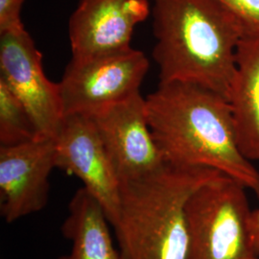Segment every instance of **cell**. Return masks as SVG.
Here are the masks:
<instances>
[{
	"label": "cell",
	"instance_id": "cell-1",
	"mask_svg": "<svg viewBox=\"0 0 259 259\" xmlns=\"http://www.w3.org/2000/svg\"><path fill=\"white\" fill-rule=\"evenodd\" d=\"M145 100L150 129L166 162L215 169L259 200V171L241 153L224 96L200 84L172 82L159 83Z\"/></svg>",
	"mask_w": 259,
	"mask_h": 259
},
{
	"label": "cell",
	"instance_id": "cell-2",
	"mask_svg": "<svg viewBox=\"0 0 259 259\" xmlns=\"http://www.w3.org/2000/svg\"><path fill=\"white\" fill-rule=\"evenodd\" d=\"M159 83L200 84L228 100L247 26L218 0H154Z\"/></svg>",
	"mask_w": 259,
	"mask_h": 259
},
{
	"label": "cell",
	"instance_id": "cell-3",
	"mask_svg": "<svg viewBox=\"0 0 259 259\" xmlns=\"http://www.w3.org/2000/svg\"><path fill=\"white\" fill-rule=\"evenodd\" d=\"M221 175L207 167L165 162L145 176L121 183L113 228L122 259H185L186 204L198 188Z\"/></svg>",
	"mask_w": 259,
	"mask_h": 259
},
{
	"label": "cell",
	"instance_id": "cell-4",
	"mask_svg": "<svg viewBox=\"0 0 259 259\" xmlns=\"http://www.w3.org/2000/svg\"><path fill=\"white\" fill-rule=\"evenodd\" d=\"M245 186L221 175L202 185L186 207L185 259H259L250 238Z\"/></svg>",
	"mask_w": 259,
	"mask_h": 259
},
{
	"label": "cell",
	"instance_id": "cell-5",
	"mask_svg": "<svg viewBox=\"0 0 259 259\" xmlns=\"http://www.w3.org/2000/svg\"><path fill=\"white\" fill-rule=\"evenodd\" d=\"M148 69L147 57L132 47L109 55L71 60L59 83L64 115H89L139 93Z\"/></svg>",
	"mask_w": 259,
	"mask_h": 259
},
{
	"label": "cell",
	"instance_id": "cell-6",
	"mask_svg": "<svg viewBox=\"0 0 259 259\" xmlns=\"http://www.w3.org/2000/svg\"><path fill=\"white\" fill-rule=\"evenodd\" d=\"M0 81L23 104L39 137L54 139L65 116L60 87L47 78L26 29L0 34Z\"/></svg>",
	"mask_w": 259,
	"mask_h": 259
},
{
	"label": "cell",
	"instance_id": "cell-7",
	"mask_svg": "<svg viewBox=\"0 0 259 259\" xmlns=\"http://www.w3.org/2000/svg\"><path fill=\"white\" fill-rule=\"evenodd\" d=\"M121 183L139 179L166 161L153 137L140 93L89 114Z\"/></svg>",
	"mask_w": 259,
	"mask_h": 259
},
{
	"label": "cell",
	"instance_id": "cell-8",
	"mask_svg": "<svg viewBox=\"0 0 259 259\" xmlns=\"http://www.w3.org/2000/svg\"><path fill=\"white\" fill-rule=\"evenodd\" d=\"M56 167L79 178L113 226L120 206L121 184L92 118L65 115L56 134Z\"/></svg>",
	"mask_w": 259,
	"mask_h": 259
},
{
	"label": "cell",
	"instance_id": "cell-9",
	"mask_svg": "<svg viewBox=\"0 0 259 259\" xmlns=\"http://www.w3.org/2000/svg\"><path fill=\"white\" fill-rule=\"evenodd\" d=\"M55 167L54 139L0 146V213L5 222H16L47 206L49 177Z\"/></svg>",
	"mask_w": 259,
	"mask_h": 259
},
{
	"label": "cell",
	"instance_id": "cell-10",
	"mask_svg": "<svg viewBox=\"0 0 259 259\" xmlns=\"http://www.w3.org/2000/svg\"><path fill=\"white\" fill-rule=\"evenodd\" d=\"M150 12L148 0H80L68 25L71 60L128 49L135 28Z\"/></svg>",
	"mask_w": 259,
	"mask_h": 259
},
{
	"label": "cell",
	"instance_id": "cell-11",
	"mask_svg": "<svg viewBox=\"0 0 259 259\" xmlns=\"http://www.w3.org/2000/svg\"><path fill=\"white\" fill-rule=\"evenodd\" d=\"M228 102L241 153L259 160V32L246 28L241 38Z\"/></svg>",
	"mask_w": 259,
	"mask_h": 259
},
{
	"label": "cell",
	"instance_id": "cell-12",
	"mask_svg": "<svg viewBox=\"0 0 259 259\" xmlns=\"http://www.w3.org/2000/svg\"><path fill=\"white\" fill-rule=\"evenodd\" d=\"M108 223L98 201L83 186L78 189L62 226L64 236L71 242V250L57 259H122L113 245Z\"/></svg>",
	"mask_w": 259,
	"mask_h": 259
},
{
	"label": "cell",
	"instance_id": "cell-13",
	"mask_svg": "<svg viewBox=\"0 0 259 259\" xmlns=\"http://www.w3.org/2000/svg\"><path fill=\"white\" fill-rule=\"evenodd\" d=\"M40 138L23 104L0 81V146H11Z\"/></svg>",
	"mask_w": 259,
	"mask_h": 259
},
{
	"label": "cell",
	"instance_id": "cell-14",
	"mask_svg": "<svg viewBox=\"0 0 259 259\" xmlns=\"http://www.w3.org/2000/svg\"><path fill=\"white\" fill-rule=\"evenodd\" d=\"M24 0H0V34L25 30L21 21Z\"/></svg>",
	"mask_w": 259,
	"mask_h": 259
},
{
	"label": "cell",
	"instance_id": "cell-15",
	"mask_svg": "<svg viewBox=\"0 0 259 259\" xmlns=\"http://www.w3.org/2000/svg\"><path fill=\"white\" fill-rule=\"evenodd\" d=\"M245 23L259 32V0H218Z\"/></svg>",
	"mask_w": 259,
	"mask_h": 259
},
{
	"label": "cell",
	"instance_id": "cell-16",
	"mask_svg": "<svg viewBox=\"0 0 259 259\" xmlns=\"http://www.w3.org/2000/svg\"><path fill=\"white\" fill-rule=\"evenodd\" d=\"M249 226L252 247L259 258V208L250 212Z\"/></svg>",
	"mask_w": 259,
	"mask_h": 259
}]
</instances>
